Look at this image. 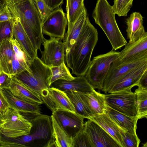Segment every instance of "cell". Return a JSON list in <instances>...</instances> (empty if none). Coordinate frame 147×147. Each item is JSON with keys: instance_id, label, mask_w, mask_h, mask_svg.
Masks as SVG:
<instances>
[{"instance_id": "26", "label": "cell", "mask_w": 147, "mask_h": 147, "mask_svg": "<svg viewBox=\"0 0 147 147\" xmlns=\"http://www.w3.org/2000/svg\"><path fill=\"white\" fill-rule=\"evenodd\" d=\"M14 51L12 44L6 38L0 42V64L2 71L12 75V61Z\"/></svg>"}, {"instance_id": "34", "label": "cell", "mask_w": 147, "mask_h": 147, "mask_svg": "<svg viewBox=\"0 0 147 147\" xmlns=\"http://www.w3.org/2000/svg\"><path fill=\"white\" fill-rule=\"evenodd\" d=\"M72 141V147H92L84 128L73 138Z\"/></svg>"}, {"instance_id": "47", "label": "cell", "mask_w": 147, "mask_h": 147, "mask_svg": "<svg viewBox=\"0 0 147 147\" xmlns=\"http://www.w3.org/2000/svg\"><path fill=\"white\" fill-rule=\"evenodd\" d=\"M2 71V69L1 65L0 64V73Z\"/></svg>"}, {"instance_id": "14", "label": "cell", "mask_w": 147, "mask_h": 147, "mask_svg": "<svg viewBox=\"0 0 147 147\" xmlns=\"http://www.w3.org/2000/svg\"><path fill=\"white\" fill-rule=\"evenodd\" d=\"M84 129L92 147H121L110 135L90 119H88L84 123Z\"/></svg>"}, {"instance_id": "39", "label": "cell", "mask_w": 147, "mask_h": 147, "mask_svg": "<svg viewBox=\"0 0 147 147\" xmlns=\"http://www.w3.org/2000/svg\"><path fill=\"white\" fill-rule=\"evenodd\" d=\"M9 108L8 102L5 96L2 89H0V115L4 116Z\"/></svg>"}, {"instance_id": "20", "label": "cell", "mask_w": 147, "mask_h": 147, "mask_svg": "<svg viewBox=\"0 0 147 147\" xmlns=\"http://www.w3.org/2000/svg\"><path fill=\"white\" fill-rule=\"evenodd\" d=\"M2 91L10 108L16 110L20 113L34 117L41 114L40 105L18 98L13 95L7 89H3Z\"/></svg>"}, {"instance_id": "13", "label": "cell", "mask_w": 147, "mask_h": 147, "mask_svg": "<svg viewBox=\"0 0 147 147\" xmlns=\"http://www.w3.org/2000/svg\"><path fill=\"white\" fill-rule=\"evenodd\" d=\"M43 102L52 111L64 110L75 113L70 99L64 92L57 88L50 87L40 95Z\"/></svg>"}, {"instance_id": "5", "label": "cell", "mask_w": 147, "mask_h": 147, "mask_svg": "<svg viewBox=\"0 0 147 147\" xmlns=\"http://www.w3.org/2000/svg\"><path fill=\"white\" fill-rule=\"evenodd\" d=\"M31 73L27 71L13 75L26 86L40 95L50 88L52 72L50 67L44 64L38 57L29 65Z\"/></svg>"}, {"instance_id": "24", "label": "cell", "mask_w": 147, "mask_h": 147, "mask_svg": "<svg viewBox=\"0 0 147 147\" xmlns=\"http://www.w3.org/2000/svg\"><path fill=\"white\" fill-rule=\"evenodd\" d=\"M143 18L140 13L135 12L131 13L126 20V31L129 42L135 41L147 32L143 25Z\"/></svg>"}, {"instance_id": "37", "label": "cell", "mask_w": 147, "mask_h": 147, "mask_svg": "<svg viewBox=\"0 0 147 147\" xmlns=\"http://www.w3.org/2000/svg\"><path fill=\"white\" fill-rule=\"evenodd\" d=\"M34 0L43 22L53 10L51 9L42 0Z\"/></svg>"}, {"instance_id": "6", "label": "cell", "mask_w": 147, "mask_h": 147, "mask_svg": "<svg viewBox=\"0 0 147 147\" xmlns=\"http://www.w3.org/2000/svg\"><path fill=\"white\" fill-rule=\"evenodd\" d=\"M119 52L112 49L93 57L84 75L94 89L101 90L111 63L116 59Z\"/></svg>"}, {"instance_id": "30", "label": "cell", "mask_w": 147, "mask_h": 147, "mask_svg": "<svg viewBox=\"0 0 147 147\" xmlns=\"http://www.w3.org/2000/svg\"><path fill=\"white\" fill-rule=\"evenodd\" d=\"M137 96V118L147 117V89L138 87L134 92Z\"/></svg>"}, {"instance_id": "11", "label": "cell", "mask_w": 147, "mask_h": 147, "mask_svg": "<svg viewBox=\"0 0 147 147\" xmlns=\"http://www.w3.org/2000/svg\"><path fill=\"white\" fill-rule=\"evenodd\" d=\"M67 24L65 13L62 8H58L53 10L42 22V33L50 37L63 40Z\"/></svg>"}, {"instance_id": "46", "label": "cell", "mask_w": 147, "mask_h": 147, "mask_svg": "<svg viewBox=\"0 0 147 147\" xmlns=\"http://www.w3.org/2000/svg\"><path fill=\"white\" fill-rule=\"evenodd\" d=\"M147 142H146L145 143H144V145L143 146H142V147H146L147 146Z\"/></svg>"}, {"instance_id": "43", "label": "cell", "mask_w": 147, "mask_h": 147, "mask_svg": "<svg viewBox=\"0 0 147 147\" xmlns=\"http://www.w3.org/2000/svg\"><path fill=\"white\" fill-rule=\"evenodd\" d=\"M137 86L147 89V69L144 71L140 77Z\"/></svg>"}, {"instance_id": "45", "label": "cell", "mask_w": 147, "mask_h": 147, "mask_svg": "<svg viewBox=\"0 0 147 147\" xmlns=\"http://www.w3.org/2000/svg\"><path fill=\"white\" fill-rule=\"evenodd\" d=\"M3 121V117L0 115V125L2 123Z\"/></svg>"}, {"instance_id": "1", "label": "cell", "mask_w": 147, "mask_h": 147, "mask_svg": "<svg viewBox=\"0 0 147 147\" xmlns=\"http://www.w3.org/2000/svg\"><path fill=\"white\" fill-rule=\"evenodd\" d=\"M98 40L97 30L88 16L75 42L65 55V61L71 74L84 76Z\"/></svg>"}, {"instance_id": "35", "label": "cell", "mask_w": 147, "mask_h": 147, "mask_svg": "<svg viewBox=\"0 0 147 147\" xmlns=\"http://www.w3.org/2000/svg\"><path fill=\"white\" fill-rule=\"evenodd\" d=\"M121 134L124 147H138L140 140L137 134L130 133L121 129Z\"/></svg>"}, {"instance_id": "28", "label": "cell", "mask_w": 147, "mask_h": 147, "mask_svg": "<svg viewBox=\"0 0 147 147\" xmlns=\"http://www.w3.org/2000/svg\"><path fill=\"white\" fill-rule=\"evenodd\" d=\"M70 99L75 113L83 118L89 119L94 115L82 99L78 92L69 91L65 92Z\"/></svg>"}, {"instance_id": "19", "label": "cell", "mask_w": 147, "mask_h": 147, "mask_svg": "<svg viewBox=\"0 0 147 147\" xmlns=\"http://www.w3.org/2000/svg\"><path fill=\"white\" fill-rule=\"evenodd\" d=\"M50 87L56 88L64 92L72 91L83 93L91 92L94 89L84 76H77L70 81L58 80L51 84Z\"/></svg>"}, {"instance_id": "32", "label": "cell", "mask_w": 147, "mask_h": 147, "mask_svg": "<svg viewBox=\"0 0 147 147\" xmlns=\"http://www.w3.org/2000/svg\"><path fill=\"white\" fill-rule=\"evenodd\" d=\"M133 0H114L112 6L115 13L119 16H126L132 6Z\"/></svg>"}, {"instance_id": "44", "label": "cell", "mask_w": 147, "mask_h": 147, "mask_svg": "<svg viewBox=\"0 0 147 147\" xmlns=\"http://www.w3.org/2000/svg\"><path fill=\"white\" fill-rule=\"evenodd\" d=\"M10 0H0V10L8 5Z\"/></svg>"}, {"instance_id": "36", "label": "cell", "mask_w": 147, "mask_h": 147, "mask_svg": "<svg viewBox=\"0 0 147 147\" xmlns=\"http://www.w3.org/2000/svg\"><path fill=\"white\" fill-rule=\"evenodd\" d=\"M13 38L11 20L0 22V42L5 39Z\"/></svg>"}, {"instance_id": "12", "label": "cell", "mask_w": 147, "mask_h": 147, "mask_svg": "<svg viewBox=\"0 0 147 147\" xmlns=\"http://www.w3.org/2000/svg\"><path fill=\"white\" fill-rule=\"evenodd\" d=\"M71 138L84 128V118L76 113L64 110H57L51 115Z\"/></svg>"}, {"instance_id": "16", "label": "cell", "mask_w": 147, "mask_h": 147, "mask_svg": "<svg viewBox=\"0 0 147 147\" xmlns=\"http://www.w3.org/2000/svg\"><path fill=\"white\" fill-rule=\"evenodd\" d=\"M11 20L13 38L16 39L24 52L29 65L38 56L37 52L34 48L31 42L18 21L14 18Z\"/></svg>"}, {"instance_id": "22", "label": "cell", "mask_w": 147, "mask_h": 147, "mask_svg": "<svg viewBox=\"0 0 147 147\" xmlns=\"http://www.w3.org/2000/svg\"><path fill=\"white\" fill-rule=\"evenodd\" d=\"M89 119L101 127L117 142L121 147H124L120 133L121 129L111 119L107 113L94 115Z\"/></svg>"}, {"instance_id": "15", "label": "cell", "mask_w": 147, "mask_h": 147, "mask_svg": "<svg viewBox=\"0 0 147 147\" xmlns=\"http://www.w3.org/2000/svg\"><path fill=\"white\" fill-rule=\"evenodd\" d=\"M124 49L119 52L116 59L113 62L110 67H117L128 59L147 51V33L138 40L127 42Z\"/></svg>"}, {"instance_id": "31", "label": "cell", "mask_w": 147, "mask_h": 147, "mask_svg": "<svg viewBox=\"0 0 147 147\" xmlns=\"http://www.w3.org/2000/svg\"><path fill=\"white\" fill-rule=\"evenodd\" d=\"M52 72L51 85L55 81L59 79L67 81L73 80L75 78L71 73L69 67L64 61L60 65L50 67Z\"/></svg>"}, {"instance_id": "2", "label": "cell", "mask_w": 147, "mask_h": 147, "mask_svg": "<svg viewBox=\"0 0 147 147\" xmlns=\"http://www.w3.org/2000/svg\"><path fill=\"white\" fill-rule=\"evenodd\" d=\"M13 17L20 22L35 50L41 49L44 38L42 20L34 0H12L8 5Z\"/></svg>"}, {"instance_id": "48", "label": "cell", "mask_w": 147, "mask_h": 147, "mask_svg": "<svg viewBox=\"0 0 147 147\" xmlns=\"http://www.w3.org/2000/svg\"></svg>"}, {"instance_id": "4", "label": "cell", "mask_w": 147, "mask_h": 147, "mask_svg": "<svg viewBox=\"0 0 147 147\" xmlns=\"http://www.w3.org/2000/svg\"><path fill=\"white\" fill-rule=\"evenodd\" d=\"M32 124L30 133L14 138L19 147H54L51 116L41 114L30 120Z\"/></svg>"}, {"instance_id": "3", "label": "cell", "mask_w": 147, "mask_h": 147, "mask_svg": "<svg viewBox=\"0 0 147 147\" xmlns=\"http://www.w3.org/2000/svg\"><path fill=\"white\" fill-rule=\"evenodd\" d=\"M112 6L107 0H97L92 16L103 30L114 50L120 49L127 43L116 22Z\"/></svg>"}, {"instance_id": "38", "label": "cell", "mask_w": 147, "mask_h": 147, "mask_svg": "<svg viewBox=\"0 0 147 147\" xmlns=\"http://www.w3.org/2000/svg\"><path fill=\"white\" fill-rule=\"evenodd\" d=\"M26 70L20 63L17 58L14 52L12 61V75H16Z\"/></svg>"}, {"instance_id": "18", "label": "cell", "mask_w": 147, "mask_h": 147, "mask_svg": "<svg viewBox=\"0 0 147 147\" xmlns=\"http://www.w3.org/2000/svg\"><path fill=\"white\" fill-rule=\"evenodd\" d=\"M146 69L147 63L134 69L119 80L108 93L131 90L133 87L137 86L140 77Z\"/></svg>"}, {"instance_id": "25", "label": "cell", "mask_w": 147, "mask_h": 147, "mask_svg": "<svg viewBox=\"0 0 147 147\" xmlns=\"http://www.w3.org/2000/svg\"><path fill=\"white\" fill-rule=\"evenodd\" d=\"M111 119L119 127L130 133L137 134V117H131L109 107L107 113Z\"/></svg>"}, {"instance_id": "33", "label": "cell", "mask_w": 147, "mask_h": 147, "mask_svg": "<svg viewBox=\"0 0 147 147\" xmlns=\"http://www.w3.org/2000/svg\"><path fill=\"white\" fill-rule=\"evenodd\" d=\"M9 40L12 44L14 51L19 61L27 71L31 73L32 71L29 67L28 62L25 54L19 43L13 38L10 39Z\"/></svg>"}, {"instance_id": "29", "label": "cell", "mask_w": 147, "mask_h": 147, "mask_svg": "<svg viewBox=\"0 0 147 147\" xmlns=\"http://www.w3.org/2000/svg\"><path fill=\"white\" fill-rule=\"evenodd\" d=\"M84 0H66V15L68 24L74 23L84 9Z\"/></svg>"}, {"instance_id": "21", "label": "cell", "mask_w": 147, "mask_h": 147, "mask_svg": "<svg viewBox=\"0 0 147 147\" xmlns=\"http://www.w3.org/2000/svg\"><path fill=\"white\" fill-rule=\"evenodd\" d=\"M78 93L93 115L107 113L109 107L106 103L105 94L98 92L94 89L90 92Z\"/></svg>"}, {"instance_id": "27", "label": "cell", "mask_w": 147, "mask_h": 147, "mask_svg": "<svg viewBox=\"0 0 147 147\" xmlns=\"http://www.w3.org/2000/svg\"><path fill=\"white\" fill-rule=\"evenodd\" d=\"M53 129V136L55 147H72V139L51 115Z\"/></svg>"}, {"instance_id": "42", "label": "cell", "mask_w": 147, "mask_h": 147, "mask_svg": "<svg viewBox=\"0 0 147 147\" xmlns=\"http://www.w3.org/2000/svg\"><path fill=\"white\" fill-rule=\"evenodd\" d=\"M51 9L54 10L59 8L61 5L64 0H42Z\"/></svg>"}, {"instance_id": "40", "label": "cell", "mask_w": 147, "mask_h": 147, "mask_svg": "<svg viewBox=\"0 0 147 147\" xmlns=\"http://www.w3.org/2000/svg\"><path fill=\"white\" fill-rule=\"evenodd\" d=\"M11 81V76L2 71L0 73V89H7Z\"/></svg>"}, {"instance_id": "17", "label": "cell", "mask_w": 147, "mask_h": 147, "mask_svg": "<svg viewBox=\"0 0 147 147\" xmlns=\"http://www.w3.org/2000/svg\"><path fill=\"white\" fill-rule=\"evenodd\" d=\"M8 88L11 93L16 97L34 104L40 105L43 103L40 95L29 88L13 75Z\"/></svg>"}, {"instance_id": "9", "label": "cell", "mask_w": 147, "mask_h": 147, "mask_svg": "<svg viewBox=\"0 0 147 147\" xmlns=\"http://www.w3.org/2000/svg\"><path fill=\"white\" fill-rule=\"evenodd\" d=\"M147 63V51L127 60L119 65L110 67L101 90L108 92L122 78L134 69Z\"/></svg>"}, {"instance_id": "23", "label": "cell", "mask_w": 147, "mask_h": 147, "mask_svg": "<svg viewBox=\"0 0 147 147\" xmlns=\"http://www.w3.org/2000/svg\"><path fill=\"white\" fill-rule=\"evenodd\" d=\"M88 16L87 11L85 8L74 23L68 24L67 31L63 41L65 46V55L69 52L75 42Z\"/></svg>"}, {"instance_id": "41", "label": "cell", "mask_w": 147, "mask_h": 147, "mask_svg": "<svg viewBox=\"0 0 147 147\" xmlns=\"http://www.w3.org/2000/svg\"><path fill=\"white\" fill-rule=\"evenodd\" d=\"M13 18L8 5L0 10V22L11 20Z\"/></svg>"}, {"instance_id": "10", "label": "cell", "mask_w": 147, "mask_h": 147, "mask_svg": "<svg viewBox=\"0 0 147 147\" xmlns=\"http://www.w3.org/2000/svg\"><path fill=\"white\" fill-rule=\"evenodd\" d=\"M62 40L55 37L44 38L40 59L46 65L50 67L57 66L65 61V46Z\"/></svg>"}, {"instance_id": "7", "label": "cell", "mask_w": 147, "mask_h": 147, "mask_svg": "<svg viewBox=\"0 0 147 147\" xmlns=\"http://www.w3.org/2000/svg\"><path fill=\"white\" fill-rule=\"evenodd\" d=\"M0 125V134L9 138H15L29 134L32 126L30 120L16 110L10 108L3 116Z\"/></svg>"}, {"instance_id": "8", "label": "cell", "mask_w": 147, "mask_h": 147, "mask_svg": "<svg viewBox=\"0 0 147 147\" xmlns=\"http://www.w3.org/2000/svg\"><path fill=\"white\" fill-rule=\"evenodd\" d=\"M108 106L128 116L137 117V96L131 90L105 94Z\"/></svg>"}]
</instances>
